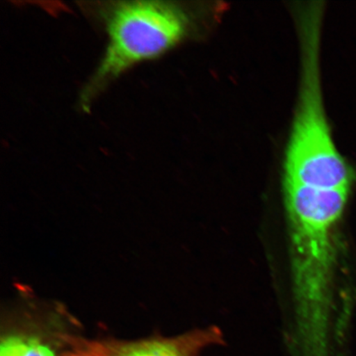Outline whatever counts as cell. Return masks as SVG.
<instances>
[{
  "label": "cell",
  "instance_id": "1",
  "mask_svg": "<svg viewBox=\"0 0 356 356\" xmlns=\"http://www.w3.org/2000/svg\"><path fill=\"white\" fill-rule=\"evenodd\" d=\"M283 178L296 318L298 323L309 326L328 318L333 234L350 188Z\"/></svg>",
  "mask_w": 356,
  "mask_h": 356
},
{
  "label": "cell",
  "instance_id": "2",
  "mask_svg": "<svg viewBox=\"0 0 356 356\" xmlns=\"http://www.w3.org/2000/svg\"><path fill=\"white\" fill-rule=\"evenodd\" d=\"M320 3L300 13L302 72L299 99L284 162V176L330 188H350L354 171L334 143L320 79Z\"/></svg>",
  "mask_w": 356,
  "mask_h": 356
},
{
  "label": "cell",
  "instance_id": "3",
  "mask_svg": "<svg viewBox=\"0 0 356 356\" xmlns=\"http://www.w3.org/2000/svg\"><path fill=\"white\" fill-rule=\"evenodd\" d=\"M108 43L104 56L82 93L86 109L92 99L124 71L171 50L188 33L189 19L175 3L124 1L106 17Z\"/></svg>",
  "mask_w": 356,
  "mask_h": 356
},
{
  "label": "cell",
  "instance_id": "4",
  "mask_svg": "<svg viewBox=\"0 0 356 356\" xmlns=\"http://www.w3.org/2000/svg\"><path fill=\"white\" fill-rule=\"evenodd\" d=\"M224 343L219 328L210 327L198 329L170 338L109 344L110 356H200L211 346Z\"/></svg>",
  "mask_w": 356,
  "mask_h": 356
},
{
  "label": "cell",
  "instance_id": "5",
  "mask_svg": "<svg viewBox=\"0 0 356 356\" xmlns=\"http://www.w3.org/2000/svg\"><path fill=\"white\" fill-rule=\"evenodd\" d=\"M0 356H56V354L50 346L38 337L15 334L2 340Z\"/></svg>",
  "mask_w": 356,
  "mask_h": 356
},
{
  "label": "cell",
  "instance_id": "6",
  "mask_svg": "<svg viewBox=\"0 0 356 356\" xmlns=\"http://www.w3.org/2000/svg\"><path fill=\"white\" fill-rule=\"evenodd\" d=\"M63 356H110L108 345L92 343L70 351Z\"/></svg>",
  "mask_w": 356,
  "mask_h": 356
}]
</instances>
